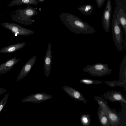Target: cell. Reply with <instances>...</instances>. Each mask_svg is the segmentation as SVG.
Here are the masks:
<instances>
[{"label":"cell","instance_id":"6da1fadb","mask_svg":"<svg viewBox=\"0 0 126 126\" xmlns=\"http://www.w3.org/2000/svg\"><path fill=\"white\" fill-rule=\"evenodd\" d=\"M59 16L62 22L73 33L87 34L96 32L93 27L71 14L63 13L60 14Z\"/></svg>","mask_w":126,"mask_h":126},{"label":"cell","instance_id":"7a4b0ae2","mask_svg":"<svg viewBox=\"0 0 126 126\" xmlns=\"http://www.w3.org/2000/svg\"><path fill=\"white\" fill-rule=\"evenodd\" d=\"M37 8L29 6L23 9H18L10 14L12 20L21 24L30 25L35 21L31 18L35 15H38Z\"/></svg>","mask_w":126,"mask_h":126},{"label":"cell","instance_id":"3957f363","mask_svg":"<svg viewBox=\"0 0 126 126\" xmlns=\"http://www.w3.org/2000/svg\"><path fill=\"white\" fill-rule=\"evenodd\" d=\"M117 8L116 7L113 12L111 23V31L113 40L118 50L121 52L124 48L123 45L126 50V42L123 37L121 28L117 17Z\"/></svg>","mask_w":126,"mask_h":126},{"label":"cell","instance_id":"277c9868","mask_svg":"<svg viewBox=\"0 0 126 126\" xmlns=\"http://www.w3.org/2000/svg\"><path fill=\"white\" fill-rule=\"evenodd\" d=\"M94 97L99 106H101L110 122V125L117 126L120 124L121 118L119 114L114 109L110 108L107 102L101 96H95Z\"/></svg>","mask_w":126,"mask_h":126},{"label":"cell","instance_id":"5b68a950","mask_svg":"<svg viewBox=\"0 0 126 126\" xmlns=\"http://www.w3.org/2000/svg\"><path fill=\"white\" fill-rule=\"evenodd\" d=\"M112 69L110 68L106 63H98L87 65L83 71L94 76L101 77L111 73Z\"/></svg>","mask_w":126,"mask_h":126},{"label":"cell","instance_id":"8992f818","mask_svg":"<svg viewBox=\"0 0 126 126\" xmlns=\"http://www.w3.org/2000/svg\"><path fill=\"white\" fill-rule=\"evenodd\" d=\"M120 79L118 80L107 81L104 83L111 87H122L126 90V54L121 63L119 72Z\"/></svg>","mask_w":126,"mask_h":126},{"label":"cell","instance_id":"52a82bcc","mask_svg":"<svg viewBox=\"0 0 126 126\" xmlns=\"http://www.w3.org/2000/svg\"><path fill=\"white\" fill-rule=\"evenodd\" d=\"M117 8V19L123 30L126 42V4L122 0H115Z\"/></svg>","mask_w":126,"mask_h":126},{"label":"cell","instance_id":"ba28073f","mask_svg":"<svg viewBox=\"0 0 126 126\" xmlns=\"http://www.w3.org/2000/svg\"><path fill=\"white\" fill-rule=\"evenodd\" d=\"M3 28L10 30L12 33L17 35L27 36L34 33L33 31L12 23L4 22L1 24Z\"/></svg>","mask_w":126,"mask_h":126},{"label":"cell","instance_id":"9c48e42d","mask_svg":"<svg viewBox=\"0 0 126 126\" xmlns=\"http://www.w3.org/2000/svg\"><path fill=\"white\" fill-rule=\"evenodd\" d=\"M111 2V0H107L102 17V27L107 32H109L110 30L112 12Z\"/></svg>","mask_w":126,"mask_h":126},{"label":"cell","instance_id":"30bf717a","mask_svg":"<svg viewBox=\"0 0 126 126\" xmlns=\"http://www.w3.org/2000/svg\"><path fill=\"white\" fill-rule=\"evenodd\" d=\"M53 97L51 95L43 93H37L26 97L23 99L21 102L39 103L52 98Z\"/></svg>","mask_w":126,"mask_h":126},{"label":"cell","instance_id":"8fae6325","mask_svg":"<svg viewBox=\"0 0 126 126\" xmlns=\"http://www.w3.org/2000/svg\"><path fill=\"white\" fill-rule=\"evenodd\" d=\"M36 59V56L34 55L24 65L17 78L18 81L27 76L31 71Z\"/></svg>","mask_w":126,"mask_h":126},{"label":"cell","instance_id":"7c38bea8","mask_svg":"<svg viewBox=\"0 0 126 126\" xmlns=\"http://www.w3.org/2000/svg\"><path fill=\"white\" fill-rule=\"evenodd\" d=\"M64 91L70 97L78 101H82L86 104L87 101L82 94L79 91L71 87L64 86L62 88Z\"/></svg>","mask_w":126,"mask_h":126},{"label":"cell","instance_id":"4fadbf2b","mask_svg":"<svg viewBox=\"0 0 126 126\" xmlns=\"http://www.w3.org/2000/svg\"><path fill=\"white\" fill-rule=\"evenodd\" d=\"M52 61V52L50 42L48 46L45 56L44 58V67L45 75L48 77L50 73Z\"/></svg>","mask_w":126,"mask_h":126},{"label":"cell","instance_id":"5bb4252c","mask_svg":"<svg viewBox=\"0 0 126 126\" xmlns=\"http://www.w3.org/2000/svg\"><path fill=\"white\" fill-rule=\"evenodd\" d=\"M104 97L111 102L119 101L126 104V98L120 92L113 90L108 91L105 93Z\"/></svg>","mask_w":126,"mask_h":126},{"label":"cell","instance_id":"9a60e30c","mask_svg":"<svg viewBox=\"0 0 126 126\" xmlns=\"http://www.w3.org/2000/svg\"><path fill=\"white\" fill-rule=\"evenodd\" d=\"M13 57L0 65V74H6L13 68L20 60Z\"/></svg>","mask_w":126,"mask_h":126},{"label":"cell","instance_id":"2e32d148","mask_svg":"<svg viewBox=\"0 0 126 126\" xmlns=\"http://www.w3.org/2000/svg\"><path fill=\"white\" fill-rule=\"evenodd\" d=\"M26 44L24 42L19 43L4 47L0 49L1 53H11L24 47Z\"/></svg>","mask_w":126,"mask_h":126},{"label":"cell","instance_id":"e0dca14e","mask_svg":"<svg viewBox=\"0 0 126 126\" xmlns=\"http://www.w3.org/2000/svg\"><path fill=\"white\" fill-rule=\"evenodd\" d=\"M97 114L101 126H109L110 125V121L101 106H99Z\"/></svg>","mask_w":126,"mask_h":126},{"label":"cell","instance_id":"ac0fdd59","mask_svg":"<svg viewBox=\"0 0 126 126\" xmlns=\"http://www.w3.org/2000/svg\"><path fill=\"white\" fill-rule=\"evenodd\" d=\"M38 4L39 1L37 0H13L9 3L8 6L11 7L22 4H26L28 6L32 4L37 6Z\"/></svg>","mask_w":126,"mask_h":126},{"label":"cell","instance_id":"d6986e66","mask_svg":"<svg viewBox=\"0 0 126 126\" xmlns=\"http://www.w3.org/2000/svg\"><path fill=\"white\" fill-rule=\"evenodd\" d=\"M93 6L90 4H87L80 6L77 9L83 14L85 15H90L93 10Z\"/></svg>","mask_w":126,"mask_h":126},{"label":"cell","instance_id":"ffe728a7","mask_svg":"<svg viewBox=\"0 0 126 126\" xmlns=\"http://www.w3.org/2000/svg\"><path fill=\"white\" fill-rule=\"evenodd\" d=\"M80 120L82 125L84 126H90L91 120L90 115L89 114L82 115L80 118Z\"/></svg>","mask_w":126,"mask_h":126},{"label":"cell","instance_id":"44dd1931","mask_svg":"<svg viewBox=\"0 0 126 126\" xmlns=\"http://www.w3.org/2000/svg\"><path fill=\"white\" fill-rule=\"evenodd\" d=\"M81 83L86 85L93 84H99L102 83V81L100 80H95L87 78L83 79L80 80Z\"/></svg>","mask_w":126,"mask_h":126},{"label":"cell","instance_id":"7402d4cb","mask_svg":"<svg viewBox=\"0 0 126 126\" xmlns=\"http://www.w3.org/2000/svg\"><path fill=\"white\" fill-rule=\"evenodd\" d=\"M9 92L6 93L3 98L0 101V113L7 103L9 96Z\"/></svg>","mask_w":126,"mask_h":126},{"label":"cell","instance_id":"603a6c76","mask_svg":"<svg viewBox=\"0 0 126 126\" xmlns=\"http://www.w3.org/2000/svg\"><path fill=\"white\" fill-rule=\"evenodd\" d=\"M105 0H95L96 4L99 8H101L104 4Z\"/></svg>","mask_w":126,"mask_h":126},{"label":"cell","instance_id":"cb8c5ba5","mask_svg":"<svg viewBox=\"0 0 126 126\" xmlns=\"http://www.w3.org/2000/svg\"><path fill=\"white\" fill-rule=\"evenodd\" d=\"M6 91V89L0 87V95L5 93Z\"/></svg>","mask_w":126,"mask_h":126},{"label":"cell","instance_id":"d4e9b609","mask_svg":"<svg viewBox=\"0 0 126 126\" xmlns=\"http://www.w3.org/2000/svg\"><path fill=\"white\" fill-rule=\"evenodd\" d=\"M39 2H44L45 0H37Z\"/></svg>","mask_w":126,"mask_h":126},{"label":"cell","instance_id":"484cf974","mask_svg":"<svg viewBox=\"0 0 126 126\" xmlns=\"http://www.w3.org/2000/svg\"><path fill=\"white\" fill-rule=\"evenodd\" d=\"M122 0L126 4V0Z\"/></svg>","mask_w":126,"mask_h":126},{"label":"cell","instance_id":"4316f807","mask_svg":"<svg viewBox=\"0 0 126 126\" xmlns=\"http://www.w3.org/2000/svg\"></svg>","mask_w":126,"mask_h":126},{"label":"cell","instance_id":"83f0119b","mask_svg":"<svg viewBox=\"0 0 126 126\" xmlns=\"http://www.w3.org/2000/svg\"></svg>","mask_w":126,"mask_h":126}]
</instances>
